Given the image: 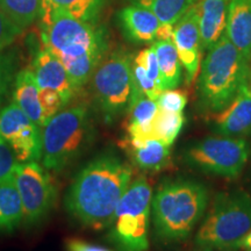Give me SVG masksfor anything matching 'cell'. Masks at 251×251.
I'll use <instances>...</instances> for the list:
<instances>
[{
  "instance_id": "cb8c5ba5",
  "label": "cell",
  "mask_w": 251,
  "mask_h": 251,
  "mask_svg": "<svg viewBox=\"0 0 251 251\" xmlns=\"http://www.w3.org/2000/svg\"><path fill=\"white\" fill-rule=\"evenodd\" d=\"M41 4L42 0H0V9L24 29L40 17Z\"/></svg>"
},
{
  "instance_id": "f1b7e54d",
  "label": "cell",
  "mask_w": 251,
  "mask_h": 251,
  "mask_svg": "<svg viewBox=\"0 0 251 251\" xmlns=\"http://www.w3.org/2000/svg\"><path fill=\"white\" fill-rule=\"evenodd\" d=\"M156 102L159 108L170 112L183 113L184 108L186 107L187 96L181 90H165L159 94Z\"/></svg>"
},
{
  "instance_id": "7402d4cb",
  "label": "cell",
  "mask_w": 251,
  "mask_h": 251,
  "mask_svg": "<svg viewBox=\"0 0 251 251\" xmlns=\"http://www.w3.org/2000/svg\"><path fill=\"white\" fill-rule=\"evenodd\" d=\"M151 47L155 50L166 90L179 86L181 81V63L174 42L158 40Z\"/></svg>"
},
{
  "instance_id": "3957f363",
  "label": "cell",
  "mask_w": 251,
  "mask_h": 251,
  "mask_svg": "<svg viewBox=\"0 0 251 251\" xmlns=\"http://www.w3.org/2000/svg\"><path fill=\"white\" fill-rule=\"evenodd\" d=\"M208 191L197 180H165L151 199L155 235L165 243L186 240L205 213Z\"/></svg>"
},
{
  "instance_id": "ffe728a7",
  "label": "cell",
  "mask_w": 251,
  "mask_h": 251,
  "mask_svg": "<svg viewBox=\"0 0 251 251\" xmlns=\"http://www.w3.org/2000/svg\"><path fill=\"white\" fill-rule=\"evenodd\" d=\"M40 86L31 70L20 71L15 77L13 102L19 106L34 124L43 128L42 108L40 103Z\"/></svg>"
},
{
  "instance_id": "7a4b0ae2",
  "label": "cell",
  "mask_w": 251,
  "mask_h": 251,
  "mask_svg": "<svg viewBox=\"0 0 251 251\" xmlns=\"http://www.w3.org/2000/svg\"><path fill=\"white\" fill-rule=\"evenodd\" d=\"M40 19L43 49L61 61L78 91L89 83L107 54V37L94 24L78 20L51 6L41 5Z\"/></svg>"
},
{
  "instance_id": "277c9868",
  "label": "cell",
  "mask_w": 251,
  "mask_h": 251,
  "mask_svg": "<svg viewBox=\"0 0 251 251\" xmlns=\"http://www.w3.org/2000/svg\"><path fill=\"white\" fill-rule=\"evenodd\" d=\"M250 62L243 57L226 33L207 50L198 80L199 105L203 111L221 112L248 83Z\"/></svg>"
},
{
  "instance_id": "e0dca14e",
  "label": "cell",
  "mask_w": 251,
  "mask_h": 251,
  "mask_svg": "<svg viewBox=\"0 0 251 251\" xmlns=\"http://www.w3.org/2000/svg\"><path fill=\"white\" fill-rule=\"evenodd\" d=\"M226 35L251 62V0H229Z\"/></svg>"
},
{
  "instance_id": "2e32d148",
  "label": "cell",
  "mask_w": 251,
  "mask_h": 251,
  "mask_svg": "<svg viewBox=\"0 0 251 251\" xmlns=\"http://www.w3.org/2000/svg\"><path fill=\"white\" fill-rule=\"evenodd\" d=\"M229 0H197L202 49L209 50L225 34Z\"/></svg>"
},
{
  "instance_id": "d6986e66",
  "label": "cell",
  "mask_w": 251,
  "mask_h": 251,
  "mask_svg": "<svg viewBox=\"0 0 251 251\" xmlns=\"http://www.w3.org/2000/svg\"><path fill=\"white\" fill-rule=\"evenodd\" d=\"M127 143L131 159L141 170L158 172L170 164V146L161 140L128 141Z\"/></svg>"
},
{
  "instance_id": "9a60e30c",
  "label": "cell",
  "mask_w": 251,
  "mask_h": 251,
  "mask_svg": "<svg viewBox=\"0 0 251 251\" xmlns=\"http://www.w3.org/2000/svg\"><path fill=\"white\" fill-rule=\"evenodd\" d=\"M40 89H50L57 92L62 97L65 105L75 96L76 89L72 85L68 71L61 61L42 49L37 52L33 61V70Z\"/></svg>"
},
{
  "instance_id": "7c38bea8",
  "label": "cell",
  "mask_w": 251,
  "mask_h": 251,
  "mask_svg": "<svg viewBox=\"0 0 251 251\" xmlns=\"http://www.w3.org/2000/svg\"><path fill=\"white\" fill-rule=\"evenodd\" d=\"M172 42L177 49L181 65L186 71L187 84H192L200 72L202 51L199 20L194 4L175 24Z\"/></svg>"
},
{
  "instance_id": "4dcf8cb0",
  "label": "cell",
  "mask_w": 251,
  "mask_h": 251,
  "mask_svg": "<svg viewBox=\"0 0 251 251\" xmlns=\"http://www.w3.org/2000/svg\"><path fill=\"white\" fill-rule=\"evenodd\" d=\"M17 164L18 162L13 150L0 134V181L13 176Z\"/></svg>"
},
{
  "instance_id": "d590c367",
  "label": "cell",
  "mask_w": 251,
  "mask_h": 251,
  "mask_svg": "<svg viewBox=\"0 0 251 251\" xmlns=\"http://www.w3.org/2000/svg\"><path fill=\"white\" fill-rule=\"evenodd\" d=\"M248 86H249V90L251 91V68L249 72V77H248Z\"/></svg>"
},
{
  "instance_id": "83f0119b",
  "label": "cell",
  "mask_w": 251,
  "mask_h": 251,
  "mask_svg": "<svg viewBox=\"0 0 251 251\" xmlns=\"http://www.w3.org/2000/svg\"><path fill=\"white\" fill-rule=\"evenodd\" d=\"M40 103L42 108V120L43 127L47 125L50 119L57 114L65 107V103L63 101L62 97L54 90L50 89H40Z\"/></svg>"
},
{
  "instance_id": "8fae6325",
  "label": "cell",
  "mask_w": 251,
  "mask_h": 251,
  "mask_svg": "<svg viewBox=\"0 0 251 251\" xmlns=\"http://www.w3.org/2000/svg\"><path fill=\"white\" fill-rule=\"evenodd\" d=\"M41 129L14 102L0 111V134L18 162H37L42 157Z\"/></svg>"
},
{
  "instance_id": "e575fe53",
  "label": "cell",
  "mask_w": 251,
  "mask_h": 251,
  "mask_svg": "<svg viewBox=\"0 0 251 251\" xmlns=\"http://www.w3.org/2000/svg\"><path fill=\"white\" fill-rule=\"evenodd\" d=\"M240 248L246 249L248 251H251V230L243 237V240L241 241Z\"/></svg>"
},
{
  "instance_id": "836d02e7",
  "label": "cell",
  "mask_w": 251,
  "mask_h": 251,
  "mask_svg": "<svg viewBox=\"0 0 251 251\" xmlns=\"http://www.w3.org/2000/svg\"><path fill=\"white\" fill-rule=\"evenodd\" d=\"M65 250L67 251H113L105 247L97 246V244L86 242L78 238H70L65 241Z\"/></svg>"
},
{
  "instance_id": "9c48e42d",
  "label": "cell",
  "mask_w": 251,
  "mask_h": 251,
  "mask_svg": "<svg viewBox=\"0 0 251 251\" xmlns=\"http://www.w3.org/2000/svg\"><path fill=\"white\" fill-rule=\"evenodd\" d=\"M184 161L197 170L222 177H236L249 157V147L243 137L208 136L187 147Z\"/></svg>"
},
{
  "instance_id": "ba28073f",
  "label": "cell",
  "mask_w": 251,
  "mask_h": 251,
  "mask_svg": "<svg viewBox=\"0 0 251 251\" xmlns=\"http://www.w3.org/2000/svg\"><path fill=\"white\" fill-rule=\"evenodd\" d=\"M133 58L125 50L103 57L92 75V89L106 121L112 122L127 111L133 92Z\"/></svg>"
},
{
  "instance_id": "5b68a950",
  "label": "cell",
  "mask_w": 251,
  "mask_h": 251,
  "mask_svg": "<svg viewBox=\"0 0 251 251\" xmlns=\"http://www.w3.org/2000/svg\"><path fill=\"white\" fill-rule=\"evenodd\" d=\"M93 135V125L85 106L63 108L43 127V166L56 174L63 172L86 151Z\"/></svg>"
},
{
  "instance_id": "1f68e13d",
  "label": "cell",
  "mask_w": 251,
  "mask_h": 251,
  "mask_svg": "<svg viewBox=\"0 0 251 251\" xmlns=\"http://www.w3.org/2000/svg\"><path fill=\"white\" fill-rule=\"evenodd\" d=\"M15 71V58L11 54L0 52V102L7 92Z\"/></svg>"
},
{
  "instance_id": "44dd1931",
  "label": "cell",
  "mask_w": 251,
  "mask_h": 251,
  "mask_svg": "<svg viewBox=\"0 0 251 251\" xmlns=\"http://www.w3.org/2000/svg\"><path fill=\"white\" fill-rule=\"evenodd\" d=\"M23 220V203L12 176L0 181V231L13 230Z\"/></svg>"
},
{
  "instance_id": "f546056e",
  "label": "cell",
  "mask_w": 251,
  "mask_h": 251,
  "mask_svg": "<svg viewBox=\"0 0 251 251\" xmlns=\"http://www.w3.org/2000/svg\"><path fill=\"white\" fill-rule=\"evenodd\" d=\"M133 76L135 84H136V86L142 91L144 96L156 101L157 98L159 97V94H161L163 91L156 85L155 81L150 79L148 75L144 71V69L135 62L133 63Z\"/></svg>"
},
{
  "instance_id": "8d00e7d4",
  "label": "cell",
  "mask_w": 251,
  "mask_h": 251,
  "mask_svg": "<svg viewBox=\"0 0 251 251\" xmlns=\"http://www.w3.org/2000/svg\"><path fill=\"white\" fill-rule=\"evenodd\" d=\"M196 1H197V0H196Z\"/></svg>"
},
{
  "instance_id": "d6a6232c",
  "label": "cell",
  "mask_w": 251,
  "mask_h": 251,
  "mask_svg": "<svg viewBox=\"0 0 251 251\" xmlns=\"http://www.w3.org/2000/svg\"><path fill=\"white\" fill-rule=\"evenodd\" d=\"M21 29L17 26L13 21L6 15L4 12L0 9V52L4 50L6 47L13 43V41L20 35Z\"/></svg>"
},
{
  "instance_id": "484cf974",
  "label": "cell",
  "mask_w": 251,
  "mask_h": 251,
  "mask_svg": "<svg viewBox=\"0 0 251 251\" xmlns=\"http://www.w3.org/2000/svg\"><path fill=\"white\" fill-rule=\"evenodd\" d=\"M184 121L183 113L170 112L158 107V112L152 120L153 139L161 140L171 147L179 135Z\"/></svg>"
},
{
  "instance_id": "4316f807",
  "label": "cell",
  "mask_w": 251,
  "mask_h": 251,
  "mask_svg": "<svg viewBox=\"0 0 251 251\" xmlns=\"http://www.w3.org/2000/svg\"><path fill=\"white\" fill-rule=\"evenodd\" d=\"M134 62L140 64L144 69V71L148 75V77L155 81V84L159 89L162 91L166 90L161 69H159L158 65V61H157L155 50H153L152 47L141 50L136 57H135Z\"/></svg>"
},
{
  "instance_id": "8992f818",
  "label": "cell",
  "mask_w": 251,
  "mask_h": 251,
  "mask_svg": "<svg viewBox=\"0 0 251 251\" xmlns=\"http://www.w3.org/2000/svg\"><path fill=\"white\" fill-rule=\"evenodd\" d=\"M251 230V198L244 191L219 193L196 235L201 251H230Z\"/></svg>"
},
{
  "instance_id": "5bb4252c",
  "label": "cell",
  "mask_w": 251,
  "mask_h": 251,
  "mask_svg": "<svg viewBox=\"0 0 251 251\" xmlns=\"http://www.w3.org/2000/svg\"><path fill=\"white\" fill-rule=\"evenodd\" d=\"M213 131L220 136L247 137L251 135V91L248 83L233 101L213 118Z\"/></svg>"
},
{
  "instance_id": "6da1fadb",
  "label": "cell",
  "mask_w": 251,
  "mask_h": 251,
  "mask_svg": "<svg viewBox=\"0 0 251 251\" xmlns=\"http://www.w3.org/2000/svg\"><path fill=\"white\" fill-rule=\"evenodd\" d=\"M131 177V168L117 153H101L75 177L65 196V208L85 227H109Z\"/></svg>"
},
{
  "instance_id": "30bf717a",
  "label": "cell",
  "mask_w": 251,
  "mask_h": 251,
  "mask_svg": "<svg viewBox=\"0 0 251 251\" xmlns=\"http://www.w3.org/2000/svg\"><path fill=\"white\" fill-rule=\"evenodd\" d=\"M13 179L23 203L24 221L36 225L45 220L56 200V188L48 171L37 162L18 163Z\"/></svg>"
},
{
  "instance_id": "603a6c76",
  "label": "cell",
  "mask_w": 251,
  "mask_h": 251,
  "mask_svg": "<svg viewBox=\"0 0 251 251\" xmlns=\"http://www.w3.org/2000/svg\"><path fill=\"white\" fill-rule=\"evenodd\" d=\"M133 5L148 8L163 24L174 25L177 23L196 0H129Z\"/></svg>"
},
{
  "instance_id": "d4e9b609",
  "label": "cell",
  "mask_w": 251,
  "mask_h": 251,
  "mask_svg": "<svg viewBox=\"0 0 251 251\" xmlns=\"http://www.w3.org/2000/svg\"><path fill=\"white\" fill-rule=\"evenodd\" d=\"M103 2L105 0H42L41 5L63 9L78 20L94 24Z\"/></svg>"
},
{
  "instance_id": "4fadbf2b",
  "label": "cell",
  "mask_w": 251,
  "mask_h": 251,
  "mask_svg": "<svg viewBox=\"0 0 251 251\" xmlns=\"http://www.w3.org/2000/svg\"><path fill=\"white\" fill-rule=\"evenodd\" d=\"M122 29L133 42L146 43L155 40L172 41L174 26L163 24L148 8L129 5L120 12Z\"/></svg>"
},
{
  "instance_id": "ac0fdd59",
  "label": "cell",
  "mask_w": 251,
  "mask_h": 251,
  "mask_svg": "<svg viewBox=\"0 0 251 251\" xmlns=\"http://www.w3.org/2000/svg\"><path fill=\"white\" fill-rule=\"evenodd\" d=\"M128 120L126 128L128 141H146L153 139L152 120L158 112L155 100L149 99L144 94L131 100L128 106Z\"/></svg>"
},
{
  "instance_id": "52a82bcc",
  "label": "cell",
  "mask_w": 251,
  "mask_h": 251,
  "mask_svg": "<svg viewBox=\"0 0 251 251\" xmlns=\"http://www.w3.org/2000/svg\"><path fill=\"white\" fill-rule=\"evenodd\" d=\"M152 188L144 177L130 183L115 209L112 242L121 251H147Z\"/></svg>"
}]
</instances>
